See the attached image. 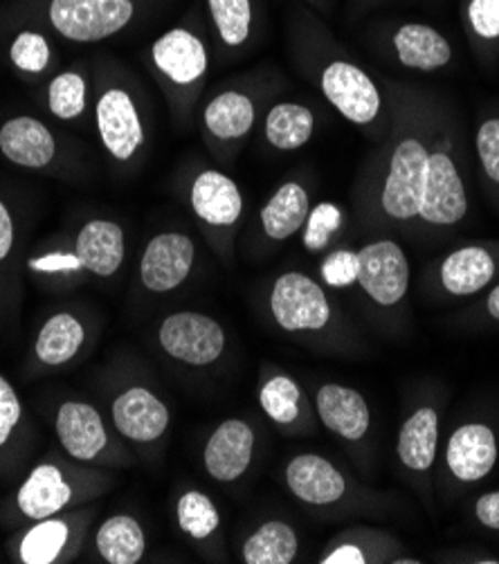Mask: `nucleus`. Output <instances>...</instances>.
<instances>
[{
    "instance_id": "1",
    "label": "nucleus",
    "mask_w": 499,
    "mask_h": 564,
    "mask_svg": "<svg viewBox=\"0 0 499 564\" xmlns=\"http://www.w3.org/2000/svg\"><path fill=\"white\" fill-rule=\"evenodd\" d=\"M90 488L93 486L86 479L68 473V468H64L62 464L41 462L17 488L14 509L23 520L39 522L45 518L62 516L70 506L99 492Z\"/></svg>"
},
{
    "instance_id": "2",
    "label": "nucleus",
    "mask_w": 499,
    "mask_h": 564,
    "mask_svg": "<svg viewBox=\"0 0 499 564\" xmlns=\"http://www.w3.org/2000/svg\"><path fill=\"white\" fill-rule=\"evenodd\" d=\"M47 17L62 36L97 43L118 34L133 19L131 0H52Z\"/></svg>"
},
{
    "instance_id": "3",
    "label": "nucleus",
    "mask_w": 499,
    "mask_h": 564,
    "mask_svg": "<svg viewBox=\"0 0 499 564\" xmlns=\"http://www.w3.org/2000/svg\"><path fill=\"white\" fill-rule=\"evenodd\" d=\"M158 343L170 358L192 367H205L224 356L226 330L203 313L181 311L164 317L158 328Z\"/></svg>"
},
{
    "instance_id": "4",
    "label": "nucleus",
    "mask_w": 499,
    "mask_h": 564,
    "mask_svg": "<svg viewBox=\"0 0 499 564\" xmlns=\"http://www.w3.org/2000/svg\"><path fill=\"white\" fill-rule=\"evenodd\" d=\"M270 311L274 322L289 333L319 330L330 319V306L324 291L302 272H286L274 281Z\"/></svg>"
},
{
    "instance_id": "5",
    "label": "nucleus",
    "mask_w": 499,
    "mask_h": 564,
    "mask_svg": "<svg viewBox=\"0 0 499 564\" xmlns=\"http://www.w3.org/2000/svg\"><path fill=\"white\" fill-rule=\"evenodd\" d=\"M54 432L64 455L75 464L106 462L113 449L101 414L86 401H64L54 416Z\"/></svg>"
},
{
    "instance_id": "6",
    "label": "nucleus",
    "mask_w": 499,
    "mask_h": 564,
    "mask_svg": "<svg viewBox=\"0 0 499 564\" xmlns=\"http://www.w3.org/2000/svg\"><path fill=\"white\" fill-rule=\"evenodd\" d=\"M427 151L419 140H403L390 164V176H387L382 189V207L392 218L405 220L419 214L425 178H427Z\"/></svg>"
},
{
    "instance_id": "7",
    "label": "nucleus",
    "mask_w": 499,
    "mask_h": 564,
    "mask_svg": "<svg viewBox=\"0 0 499 564\" xmlns=\"http://www.w3.org/2000/svg\"><path fill=\"white\" fill-rule=\"evenodd\" d=\"M95 120L104 149L120 162H129L144 144L140 112L124 88L101 93L95 108Z\"/></svg>"
},
{
    "instance_id": "8",
    "label": "nucleus",
    "mask_w": 499,
    "mask_h": 564,
    "mask_svg": "<svg viewBox=\"0 0 499 564\" xmlns=\"http://www.w3.org/2000/svg\"><path fill=\"white\" fill-rule=\"evenodd\" d=\"M358 281L365 293L382 304H399L410 284V265L405 252L394 241H378L358 252Z\"/></svg>"
},
{
    "instance_id": "9",
    "label": "nucleus",
    "mask_w": 499,
    "mask_h": 564,
    "mask_svg": "<svg viewBox=\"0 0 499 564\" xmlns=\"http://www.w3.org/2000/svg\"><path fill=\"white\" fill-rule=\"evenodd\" d=\"M110 421L116 432L135 445H149L158 441L170 427L172 414L164 401L142 384L122 389L113 405H110Z\"/></svg>"
},
{
    "instance_id": "10",
    "label": "nucleus",
    "mask_w": 499,
    "mask_h": 564,
    "mask_svg": "<svg viewBox=\"0 0 499 564\" xmlns=\"http://www.w3.org/2000/svg\"><path fill=\"white\" fill-rule=\"evenodd\" d=\"M196 259L194 241L181 232L153 237L140 259V281L151 293L176 291L189 276Z\"/></svg>"
},
{
    "instance_id": "11",
    "label": "nucleus",
    "mask_w": 499,
    "mask_h": 564,
    "mask_svg": "<svg viewBox=\"0 0 499 564\" xmlns=\"http://www.w3.org/2000/svg\"><path fill=\"white\" fill-rule=\"evenodd\" d=\"M84 533L82 516H54L32 522L14 544L21 564H57L75 555Z\"/></svg>"
},
{
    "instance_id": "12",
    "label": "nucleus",
    "mask_w": 499,
    "mask_h": 564,
    "mask_svg": "<svg viewBox=\"0 0 499 564\" xmlns=\"http://www.w3.org/2000/svg\"><path fill=\"white\" fill-rule=\"evenodd\" d=\"M254 455V432L241 419L220 423L207 438L203 462L211 479L232 484L246 475Z\"/></svg>"
},
{
    "instance_id": "13",
    "label": "nucleus",
    "mask_w": 499,
    "mask_h": 564,
    "mask_svg": "<svg viewBox=\"0 0 499 564\" xmlns=\"http://www.w3.org/2000/svg\"><path fill=\"white\" fill-rule=\"evenodd\" d=\"M322 90L326 99L356 124H369L380 110L378 88L351 64H330L322 75Z\"/></svg>"
},
{
    "instance_id": "14",
    "label": "nucleus",
    "mask_w": 499,
    "mask_h": 564,
    "mask_svg": "<svg viewBox=\"0 0 499 564\" xmlns=\"http://www.w3.org/2000/svg\"><path fill=\"white\" fill-rule=\"evenodd\" d=\"M466 209L468 200L455 162L446 153H432L419 214L434 225H455L466 216Z\"/></svg>"
},
{
    "instance_id": "15",
    "label": "nucleus",
    "mask_w": 499,
    "mask_h": 564,
    "mask_svg": "<svg viewBox=\"0 0 499 564\" xmlns=\"http://www.w3.org/2000/svg\"><path fill=\"white\" fill-rule=\"evenodd\" d=\"M75 252L79 254L84 270L93 276H113L122 268L127 254L122 225L106 218H93L84 223L75 241Z\"/></svg>"
},
{
    "instance_id": "16",
    "label": "nucleus",
    "mask_w": 499,
    "mask_h": 564,
    "mask_svg": "<svg viewBox=\"0 0 499 564\" xmlns=\"http://www.w3.org/2000/svg\"><path fill=\"white\" fill-rule=\"evenodd\" d=\"M0 153L17 166L43 169L57 155V142L41 120L19 116L0 127Z\"/></svg>"
},
{
    "instance_id": "17",
    "label": "nucleus",
    "mask_w": 499,
    "mask_h": 564,
    "mask_svg": "<svg viewBox=\"0 0 499 564\" xmlns=\"http://www.w3.org/2000/svg\"><path fill=\"white\" fill-rule=\"evenodd\" d=\"M153 62L174 84L189 86L207 70V52L200 39L176 28L153 43Z\"/></svg>"
},
{
    "instance_id": "18",
    "label": "nucleus",
    "mask_w": 499,
    "mask_h": 564,
    "mask_svg": "<svg viewBox=\"0 0 499 564\" xmlns=\"http://www.w3.org/2000/svg\"><path fill=\"white\" fill-rule=\"evenodd\" d=\"M286 484L291 492L315 506L340 501L347 484L343 473L319 455H300L286 468Z\"/></svg>"
},
{
    "instance_id": "19",
    "label": "nucleus",
    "mask_w": 499,
    "mask_h": 564,
    "mask_svg": "<svg viewBox=\"0 0 499 564\" xmlns=\"http://www.w3.org/2000/svg\"><path fill=\"white\" fill-rule=\"evenodd\" d=\"M192 207L198 218L214 225V228H228L239 220L243 198L232 178L209 169L192 185Z\"/></svg>"
},
{
    "instance_id": "20",
    "label": "nucleus",
    "mask_w": 499,
    "mask_h": 564,
    "mask_svg": "<svg viewBox=\"0 0 499 564\" xmlns=\"http://www.w3.org/2000/svg\"><path fill=\"white\" fill-rule=\"evenodd\" d=\"M315 405L322 423L330 432L349 441H358L367 434L369 408L358 391L343 384H322Z\"/></svg>"
},
{
    "instance_id": "21",
    "label": "nucleus",
    "mask_w": 499,
    "mask_h": 564,
    "mask_svg": "<svg viewBox=\"0 0 499 564\" xmlns=\"http://www.w3.org/2000/svg\"><path fill=\"white\" fill-rule=\"evenodd\" d=\"M448 466L462 481H477L486 477L497 459L495 434L486 425H464L448 443Z\"/></svg>"
},
{
    "instance_id": "22",
    "label": "nucleus",
    "mask_w": 499,
    "mask_h": 564,
    "mask_svg": "<svg viewBox=\"0 0 499 564\" xmlns=\"http://www.w3.org/2000/svg\"><path fill=\"white\" fill-rule=\"evenodd\" d=\"M86 345L84 322L68 311L50 315L36 333L34 356L43 367H64L73 362Z\"/></svg>"
},
{
    "instance_id": "23",
    "label": "nucleus",
    "mask_w": 499,
    "mask_h": 564,
    "mask_svg": "<svg viewBox=\"0 0 499 564\" xmlns=\"http://www.w3.org/2000/svg\"><path fill=\"white\" fill-rule=\"evenodd\" d=\"M95 551L106 564H138L147 553L144 529L127 513L110 516L95 531Z\"/></svg>"
},
{
    "instance_id": "24",
    "label": "nucleus",
    "mask_w": 499,
    "mask_h": 564,
    "mask_svg": "<svg viewBox=\"0 0 499 564\" xmlns=\"http://www.w3.org/2000/svg\"><path fill=\"white\" fill-rule=\"evenodd\" d=\"M394 45L399 59L408 68L416 70H436L446 66L453 56L448 39H443L434 28L421 23L403 25L394 36Z\"/></svg>"
},
{
    "instance_id": "25",
    "label": "nucleus",
    "mask_w": 499,
    "mask_h": 564,
    "mask_svg": "<svg viewBox=\"0 0 499 564\" xmlns=\"http://www.w3.org/2000/svg\"><path fill=\"white\" fill-rule=\"evenodd\" d=\"M308 218V194L297 183H286L274 192L261 209V228L265 237L284 241L293 237Z\"/></svg>"
},
{
    "instance_id": "26",
    "label": "nucleus",
    "mask_w": 499,
    "mask_h": 564,
    "mask_svg": "<svg viewBox=\"0 0 499 564\" xmlns=\"http://www.w3.org/2000/svg\"><path fill=\"white\" fill-rule=\"evenodd\" d=\"M495 274L490 254L481 248H464L453 252L441 268V281L453 295H473L481 291Z\"/></svg>"
},
{
    "instance_id": "27",
    "label": "nucleus",
    "mask_w": 499,
    "mask_h": 564,
    "mask_svg": "<svg viewBox=\"0 0 499 564\" xmlns=\"http://www.w3.org/2000/svg\"><path fill=\"white\" fill-rule=\"evenodd\" d=\"M205 127L218 140H239L254 127V104L243 93H224L205 108Z\"/></svg>"
},
{
    "instance_id": "28",
    "label": "nucleus",
    "mask_w": 499,
    "mask_h": 564,
    "mask_svg": "<svg viewBox=\"0 0 499 564\" xmlns=\"http://www.w3.org/2000/svg\"><path fill=\"white\" fill-rule=\"evenodd\" d=\"M438 416L434 410L423 408L412 414L399 438V457L410 470H427L436 457Z\"/></svg>"
},
{
    "instance_id": "29",
    "label": "nucleus",
    "mask_w": 499,
    "mask_h": 564,
    "mask_svg": "<svg viewBox=\"0 0 499 564\" xmlns=\"http://www.w3.org/2000/svg\"><path fill=\"white\" fill-rule=\"evenodd\" d=\"M315 129L313 112L302 104H276L265 118V138L280 151H295L304 147Z\"/></svg>"
},
{
    "instance_id": "30",
    "label": "nucleus",
    "mask_w": 499,
    "mask_h": 564,
    "mask_svg": "<svg viewBox=\"0 0 499 564\" xmlns=\"http://www.w3.org/2000/svg\"><path fill=\"white\" fill-rule=\"evenodd\" d=\"M300 542L286 522L261 524L243 544V562L248 564H291Z\"/></svg>"
},
{
    "instance_id": "31",
    "label": "nucleus",
    "mask_w": 499,
    "mask_h": 564,
    "mask_svg": "<svg viewBox=\"0 0 499 564\" xmlns=\"http://www.w3.org/2000/svg\"><path fill=\"white\" fill-rule=\"evenodd\" d=\"M259 403L272 423L291 425L300 419L302 389L289 376H274L263 382L259 391Z\"/></svg>"
},
{
    "instance_id": "32",
    "label": "nucleus",
    "mask_w": 499,
    "mask_h": 564,
    "mask_svg": "<svg viewBox=\"0 0 499 564\" xmlns=\"http://www.w3.org/2000/svg\"><path fill=\"white\" fill-rule=\"evenodd\" d=\"M86 99H88V86L79 73H73V70L62 73L47 86L50 112L64 122H70L84 116Z\"/></svg>"
},
{
    "instance_id": "33",
    "label": "nucleus",
    "mask_w": 499,
    "mask_h": 564,
    "mask_svg": "<svg viewBox=\"0 0 499 564\" xmlns=\"http://www.w3.org/2000/svg\"><path fill=\"white\" fill-rule=\"evenodd\" d=\"M176 516L181 531L194 540H207L220 524L214 501L200 490H187L181 495Z\"/></svg>"
},
{
    "instance_id": "34",
    "label": "nucleus",
    "mask_w": 499,
    "mask_h": 564,
    "mask_svg": "<svg viewBox=\"0 0 499 564\" xmlns=\"http://www.w3.org/2000/svg\"><path fill=\"white\" fill-rule=\"evenodd\" d=\"M209 12L228 45H241L250 34V0H209Z\"/></svg>"
},
{
    "instance_id": "35",
    "label": "nucleus",
    "mask_w": 499,
    "mask_h": 564,
    "mask_svg": "<svg viewBox=\"0 0 499 564\" xmlns=\"http://www.w3.org/2000/svg\"><path fill=\"white\" fill-rule=\"evenodd\" d=\"M10 59L21 73L39 75L50 66V45L39 32H21L10 47Z\"/></svg>"
},
{
    "instance_id": "36",
    "label": "nucleus",
    "mask_w": 499,
    "mask_h": 564,
    "mask_svg": "<svg viewBox=\"0 0 499 564\" xmlns=\"http://www.w3.org/2000/svg\"><path fill=\"white\" fill-rule=\"evenodd\" d=\"M343 212L333 203H319L313 212H308L306 230H304V246L311 252H319L328 246L330 237L340 230Z\"/></svg>"
},
{
    "instance_id": "37",
    "label": "nucleus",
    "mask_w": 499,
    "mask_h": 564,
    "mask_svg": "<svg viewBox=\"0 0 499 564\" xmlns=\"http://www.w3.org/2000/svg\"><path fill=\"white\" fill-rule=\"evenodd\" d=\"M23 423V401L14 384L0 373V449H6Z\"/></svg>"
},
{
    "instance_id": "38",
    "label": "nucleus",
    "mask_w": 499,
    "mask_h": 564,
    "mask_svg": "<svg viewBox=\"0 0 499 564\" xmlns=\"http://www.w3.org/2000/svg\"><path fill=\"white\" fill-rule=\"evenodd\" d=\"M358 268H360L358 252L336 250L324 259L319 272H322V276H324L328 286L345 289V286H351L354 281L358 279Z\"/></svg>"
},
{
    "instance_id": "39",
    "label": "nucleus",
    "mask_w": 499,
    "mask_h": 564,
    "mask_svg": "<svg viewBox=\"0 0 499 564\" xmlns=\"http://www.w3.org/2000/svg\"><path fill=\"white\" fill-rule=\"evenodd\" d=\"M28 268L45 276H73L84 272V263L77 252H47L28 261Z\"/></svg>"
},
{
    "instance_id": "40",
    "label": "nucleus",
    "mask_w": 499,
    "mask_h": 564,
    "mask_svg": "<svg viewBox=\"0 0 499 564\" xmlns=\"http://www.w3.org/2000/svg\"><path fill=\"white\" fill-rule=\"evenodd\" d=\"M477 151L488 178L499 183V120H490L479 129Z\"/></svg>"
},
{
    "instance_id": "41",
    "label": "nucleus",
    "mask_w": 499,
    "mask_h": 564,
    "mask_svg": "<svg viewBox=\"0 0 499 564\" xmlns=\"http://www.w3.org/2000/svg\"><path fill=\"white\" fill-rule=\"evenodd\" d=\"M470 23L477 34L486 39L499 36V0H473Z\"/></svg>"
},
{
    "instance_id": "42",
    "label": "nucleus",
    "mask_w": 499,
    "mask_h": 564,
    "mask_svg": "<svg viewBox=\"0 0 499 564\" xmlns=\"http://www.w3.org/2000/svg\"><path fill=\"white\" fill-rule=\"evenodd\" d=\"M14 248V218L8 205L0 200V263H3Z\"/></svg>"
},
{
    "instance_id": "43",
    "label": "nucleus",
    "mask_w": 499,
    "mask_h": 564,
    "mask_svg": "<svg viewBox=\"0 0 499 564\" xmlns=\"http://www.w3.org/2000/svg\"><path fill=\"white\" fill-rule=\"evenodd\" d=\"M477 518L484 527L499 531V492L484 495L477 501Z\"/></svg>"
},
{
    "instance_id": "44",
    "label": "nucleus",
    "mask_w": 499,
    "mask_h": 564,
    "mask_svg": "<svg viewBox=\"0 0 499 564\" xmlns=\"http://www.w3.org/2000/svg\"><path fill=\"white\" fill-rule=\"evenodd\" d=\"M319 562L322 564H362L367 560H365V553L358 546L343 544L338 549H333L328 555H324Z\"/></svg>"
},
{
    "instance_id": "45",
    "label": "nucleus",
    "mask_w": 499,
    "mask_h": 564,
    "mask_svg": "<svg viewBox=\"0 0 499 564\" xmlns=\"http://www.w3.org/2000/svg\"><path fill=\"white\" fill-rule=\"evenodd\" d=\"M488 313L495 317V319H499V286L490 293V297H488Z\"/></svg>"
}]
</instances>
